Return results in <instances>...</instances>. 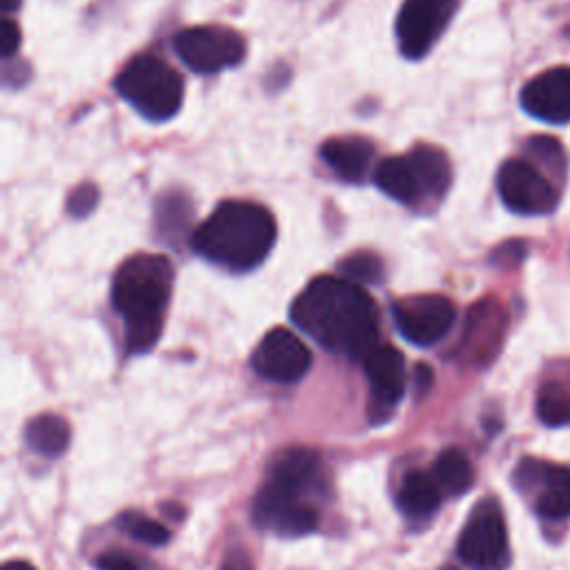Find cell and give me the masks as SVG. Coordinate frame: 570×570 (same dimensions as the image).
Masks as SVG:
<instances>
[{
    "instance_id": "6da1fadb",
    "label": "cell",
    "mask_w": 570,
    "mask_h": 570,
    "mask_svg": "<svg viewBox=\"0 0 570 570\" xmlns=\"http://www.w3.org/2000/svg\"><path fill=\"white\" fill-rule=\"evenodd\" d=\"M289 316L327 352L365 358L379 345V309L372 296L345 276H318L294 298Z\"/></svg>"
},
{
    "instance_id": "7a4b0ae2",
    "label": "cell",
    "mask_w": 570,
    "mask_h": 570,
    "mask_svg": "<svg viewBox=\"0 0 570 570\" xmlns=\"http://www.w3.org/2000/svg\"><path fill=\"white\" fill-rule=\"evenodd\" d=\"M174 265L163 254H134L114 274L111 305L122 318L129 354L149 352L165 323L171 298Z\"/></svg>"
},
{
    "instance_id": "3957f363",
    "label": "cell",
    "mask_w": 570,
    "mask_h": 570,
    "mask_svg": "<svg viewBox=\"0 0 570 570\" xmlns=\"http://www.w3.org/2000/svg\"><path fill=\"white\" fill-rule=\"evenodd\" d=\"M276 240V220L254 200H223L194 232L196 254L232 272L258 267Z\"/></svg>"
},
{
    "instance_id": "277c9868",
    "label": "cell",
    "mask_w": 570,
    "mask_h": 570,
    "mask_svg": "<svg viewBox=\"0 0 570 570\" xmlns=\"http://www.w3.org/2000/svg\"><path fill=\"white\" fill-rule=\"evenodd\" d=\"M376 187L401 205L439 203L452 183V165L443 149L416 145L405 156L383 158L374 169Z\"/></svg>"
},
{
    "instance_id": "5b68a950",
    "label": "cell",
    "mask_w": 570,
    "mask_h": 570,
    "mask_svg": "<svg viewBox=\"0 0 570 570\" xmlns=\"http://www.w3.org/2000/svg\"><path fill=\"white\" fill-rule=\"evenodd\" d=\"M114 87L125 102L149 120H169L183 107V76L154 53L131 58L116 76Z\"/></svg>"
},
{
    "instance_id": "8992f818",
    "label": "cell",
    "mask_w": 570,
    "mask_h": 570,
    "mask_svg": "<svg viewBox=\"0 0 570 570\" xmlns=\"http://www.w3.org/2000/svg\"><path fill=\"white\" fill-rule=\"evenodd\" d=\"M459 559L472 570H505L510 543L503 512L494 499L481 501L463 525L456 541Z\"/></svg>"
},
{
    "instance_id": "52a82bcc",
    "label": "cell",
    "mask_w": 570,
    "mask_h": 570,
    "mask_svg": "<svg viewBox=\"0 0 570 570\" xmlns=\"http://www.w3.org/2000/svg\"><path fill=\"white\" fill-rule=\"evenodd\" d=\"M178 58L196 73H218L245 58V40L229 27H189L176 33Z\"/></svg>"
},
{
    "instance_id": "ba28073f",
    "label": "cell",
    "mask_w": 570,
    "mask_h": 570,
    "mask_svg": "<svg viewBox=\"0 0 570 570\" xmlns=\"http://www.w3.org/2000/svg\"><path fill=\"white\" fill-rule=\"evenodd\" d=\"M461 0H405L396 16V42L407 60L423 58L454 18Z\"/></svg>"
},
{
    "instance_id": "9c48e42d",
    "label": "cell",
    "mask_w": 570,
    "mask_h": 570,
    "mask_svg": "<svg viewBox=\"0 0 570 570\" xmlns=\"http://www.w3.org/2000/svg\"><path fill=\"white\" fill-rule=\"evenodd\" d=\"M497 189L503 205L523 216H543L557 209L559 191L528 160L510 158L499 167Z\"/></svg>"
},
{
    "instance_id": "30bf717a",
    "label": "cell",
    "mask_w": 570,
    "mask_h": 570,
    "mask_svg": "<svg viewBox=\"0 0 570 570\" xmlns=\"http://www.w3.org/2000/svg\"><path fill=\"white\" fill-rule=\"evenodd\" d=\"M392 316L405 341L428 347L439 343L452 330L456 307L443 294H416L394 301Z\"/></svg>"
},
{
    "instance_id": "8fae6325",
    "label": "cell",
    "mask_w": 570,
    "mask_h": 570,
    "mask_svg": "<svg viewBox=\"0 0 570 570\" xmlns=\"http://www.w3.org/2000/svg\"><path fill=\"white\" fill-rule=\"evenodd\" d=\"M514 485L532 497L534 512L548 521L570 517V468L539 459H523L514 474Z\"/></svg>"
},
{
    "instance_id": "7c38bea8",
    "label": "cell",
    "mask_w": 570,
    "mask_h": 570,
    "mask_svg": "<svg viewBox=\"0 0 570 570\" xmlns=\"http://www.w3.org/2000/svg\"><path fill=\"white\" fill-rule=\"evenodd\" d=\"M252 367L267 381L296 383L312 367V352L292 330L274 327L256 345Z\"/></svg>"
},
{
    "instance_id": "4fadbf2b",
    "label": "cell",
    "mask_w": 570,
    "mask_h": 570,
    "mask_svg": "<svg viewBox=\"0 0 570 570\" xmlns=\"http://www.w3.org/2000/svg\"><path fill=\"white\" fill-rule=\"evenodd\" d=\"M252 519L261 530H272L287 537L307 534L318 525V512L314 505L267 481L254 499Z\"/></svg>"
},
{
    "instance_id": "5bb4252c",
    "label": "cell",
    "mask_w": 570,
    "mask_h": 570,
    "mask_svg": "<svg viewBox=\"0 0 570 570\" xmlns=\"http://www.w3.org/2000/svg\"><path fill=\"white\" fill-rule=\"evenodd\" d=\"M363 367L370 381V419L381 423L405 394V361L396 347L379 343L363 358Z\"/></svg>"
},
{
    "instance_id": "9a60e30c",
    "label": "cell",
    "mask_w": 570,
    "mask_h": 570,
    "mask_svg": "<svg viewBox=\"0 0 570 570\" xmlns=\"http://www.w3.org/2000/svg\"><path fill=\"white\" fill-rule=\"evenodd\" d=\"M519 100L532 118L552 125L570 122V67H552L537 73L521 87Z\"/></svg>"
},
{
    "instance_id": "2e32d148",
    "label": "cell",
    "mask_w": 570,
    "mask_h": 570,
    "mask_svg": "<svg viewBox=\"0 0 570 570\" xmlns=\"http://www.w3.org/2000/svg\"><path fill=\"white\" fill-rule=\"evenodd\" d=\"M508 325L505 309L494 298H483L474 307H470L465 332H463V350L472 361H490L503 338Z\"/></svg>"
},
{
    "instance_id": "e0dca14e",
    "label": "cell",
    "mask_w": 570,
    "mask_h": 570,
    "mask_svg": "<svg viewBox=\"0 0 570 570\" xmlns=\"http://www.w3.org/2000/svg\"><path fill=\"white\" fill-rule=\"evenodd\" d=\"M318 154L341 180L363 183L372 169L374 145L361 136H338L325 140Z\"/></svg>"
},
{
    "instance_id": "ac0fdd59",
    "label": "cell",
    "mask_w": 570,
    "mask_h": 570,
    "mask_svg": "<svg viewBox=\"0 0 570 570\" xmlns=\"http://www.w3.org/2000/svg\"><path fill=\"white\" fill-rule=\"evenodd\" d=\"M318 470L321 459L312 448H287L272 461L267 483L301 497V492H305L316 481Z\"/></svg>"
},
{
    "instance_id": "d6986e66",
    "label": "cell",
    "mask_w": 570,
    "mask_h": 570,
    "mask_svg": "<svg viewBox=\"0 0 570 570\" xmlns=\"http://www.w3.org/2000/svg\"><path fill=\"white\" fill-rule=\"evenodd\" d=\"M441 497H443V490L436 483V479L421 470H414L405 476L396 494V505L403 514L412 519H423L439 510Z\"/></svg>"
},
{
    "instance_id": "ffe728a7",
    "label": "cell",
    "mask_w": 570,
    "mask_h": 570,
    "mask_svg": "<svg viewBox=\"0 0 570 570\" xmlns=\"http://www.w3.org/2000/svg\"><path fill=\"white\" fill-rule=\"evenodd\" d=\"M69 436H71V430H69V423L58 416V414H38L36 419H31L27 423V430H24V439H27V445L42 454V456H60L67 445H69Z\"/></svg>"
},
{
    "instance_id": "44dd1931",
    "label": "cell",
    "mask_w": 570,
    "mask_h": 570,
    "mask_svg": "<svg viewBox=\"0 0 570 570\" xmlns=\"http://www.w3.org/2000/svg\"><path fill=\"white\" fill-rule=\"evenodd\" d=\"M432 476L436 479V483L441 485V490L450 497H459L465 494L472 483H474V470L472 463L468 461V456L456 450V448H448L443 450L436 461H434V472Z\"/></svg>"
},
{
    "instance_id": "7402d4cb",
    "label": "cell",
    "mask_w": 570,
    "mask_h": 570,
    "mask_svg": "<svg viewBox=\"0 0 570 570\" xmlns=\"http://www.w3.org/2000/svg\"><path fill=\"white\" fill-rule=\"evenodd\" d=\"M537 416L548 428L570 423V392L559 381H546L537 394Z\"/></svg>"
},
{
    "instance_id": "603a6c76",
    "label": "cell",
    "mask_w": 570,
    "mask_h": 570,
    "mask_svg": "<svg viewBox=\"0 0 570 570\" xmlns=\"http://www.w3.org/2000/svg\"><path fill=\"white\" fill-rule=\"evenodd\" d=\"M118 525L131 539H136L140 543H147V546H165L169 541V530L163 523H158V521H154L145 514H138V512L120 514Z\"/></svg>"
},
{
    "instance_id": "cb8c5ba5",
    "label": "cell",
    "mask_w": 570,
    "mask_h": 570,
    "mask_svg": "<svg viewBox=\"0 0 570 570\" xmlns=\"http://www.w3.org/2000/svg\"><path fill=\"white\" fill-rule=\"evenodd\" d=\"M338 269L345 274V278H350L354 283H381L383 274H385L383 261L374 252H367V249H358V252L350 254L341 263Z\"/></svg>"
},
{
    "instance_id": "d4e9b609",
    "label": "cell",
    "mask_w": 570,
    "mask_h": 570,
    "mask_svg": "<svg viewBox=\"0 0 570 570\" xmlns=\"http://www.w3.org/2000/svg\"><path fill=\"white\" fill-rule=\"evenodd\" d=\"M528 151L541 160L543 165H548L554 174H563L566 167V158H563V149L559 145V140L550 138V136H532L525 142Z\"/></svg>"
},
{
    "instance_id": "484cf974",
    "label": "cell",
    "mask_w": 570,
    "mask_h": 570,
    "mask_svg": "<svg viewBox=\"0 0 570 570\" xmlns=\"http://www.w3.org/2000/svg\"><path fill=\"white\" fill-rule=\"evenodd\" d=\"M96 203H98V189H96V185L82 183V185L69 196V200H67V212H69L71 216H76V218H82V216H87V214L96 207Z\"/></svg>"
},
{
    "instance_id": "4316f807",
    "label": "cell",
    "mask_w": 570,
    "mask_h": 570,
    "mask_svg": "<svg viewBox=\"0 0 570 570\" xmlns=\"http://www.w3.org/2000/svg\"><path fill=\"white\" fill-rule=\"evenodd\" d=\"M20 47V29L13 20L4 18L0 22V53L4 60H9L13 53H18Z\"/></svg>"
},
{
    "instance_id": "83f0119b",
    "label": "cell",
    "mask_w": 570,
    "mask_h": 570,
    "mask_svg": "<svg viewBox=\"0 0 570 570\" xmlns=\"http://www.w3.org/2000/svg\"><path fill=\"white\" fill-rule=\"evenodd\" d=\"M96 570H138V563L120 552H102L96 561H94Z\"/></svg>"
},
{
    "instance_id": "f1b7e54d",
    "label": "cell",
    "mask_w": 570,
    "mask_h": 570,
    "mask_svg": "<svg viewBox=\"0 0 570 570\" xmlns=\"http://www.w3.org/2000/svg\"><path fill=\"white\" fill-rule=\"evenodd\" d=\"M525 254V247L519 243V240H510L505 245H501L494 254H492V261L494 263H501V265H514L523 258Z\"/></svg>"
},
{
    "instance_id": "f546056e",
    "label": "cell",
    "mask_w": 570,
    "mask_h": 570,
    "mask_svg": "<svg viewBox=\"0 0 570 570\" xmlns=\"http://www.w3.org/2000/svg\"><path fill=\"white\" fill-rule=\"evenodd\" d=\"M220 570H252V561L243 548H234L227 552Z\"/></svg>"
},
{
    "instance_id": "4dcf8cb0",
    "label": "cell",
    "mask_w": 570,
    "mask_h": 570,
    "mask_svg": "<svg viewBox=\"0 0 570 570\" xmlns=\"http://www.w3.org/2000/svg\"><path fill=\"white\" fill-rule=\"evenodd\" d=\"M414 372H416V374H414L416 390H419V394H425V392L430 390V385H432V370H430L425 363H419Z\"/></svg>"
},
{
    "instance_id": "1f68e13d",
    "label": "cell",
    "mask_w": 570,
    "mask_h": 570,
    "mask_svg": "<svg viewBox=\"0 0 570 570\" xmlns=\"http://www.w3.org/2000/svg\"><path fill=\"white\" fill-rule=\"evenodd\" d=\"M2 570H36V568L27 561H9L2 566Z\"/></svg>"
},
{
    "instance_id": "d6a6232c",
    "label": "cell",
    "mask_w": 570,
    "mask_h": 570,
    "mask_svg": "<svg viewBox=\"0 0 570 570\" xmlns=\"http://www.w3.org/2000/svg\"><path fill=\"white\" fill-rule=\"evenodd\" d=\"M20 2H22V0H0V9H2V11H13V9L20 7Z\"/></svg>"
}]
</instances>
